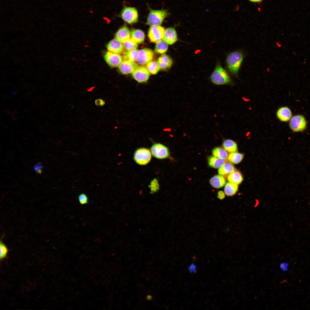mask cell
Listing matches in <instances>:
<instances>
[{"mask_svg":"<svg viewBox=\"0 0 310 310\" xmlns=\"http://www.w3.org/2000/svg\"><path fill=\"white\" fill-rule=\"evenodd\" d=\"M244 58L243 53L240 51H235L230 53L228 56L226 62L227 68L233 75L237 77Z\"/></svg>","mask_w":310,"mask_h":310,"instance_id":"1","label":"cell"},{"mask_svg":"<svg viewBox=\"0 0 310 310\" xmlns=\"http://www.w3.org/2000/svg\"><path fill=\"white\" fill-rule=\"evenodd\" d=\"M210 79L214 84L224 85L232 84V80L226 71L220 65H218L212 73Z\"/></svg>","mask_w":310,"mask_h":310,"instance_id":"2","label":"cell"},{"mask_svg":"<svg viewBox=\"0 0 310 310\" xmlns=\"http://www.w3.org/2000/svg\"><path fill=\"white\" fill-rule=\"evenodd\" d=\"M168 15V11L164 9H150L148 15L146 24L150 26L160 25Z\"/></svg>","mask_w":310,"mask_h":310,"instance_id":"3","label":"cell"},{"mask_svg":"<svg viewBox=\"0 0 310 310\" xmlns=\"http://www.w3.org/2000/svg\"><path fill=\"white\" fill-rule=\"evenodd\" d=\"M119 17L128 24L136 22L138 20V13L134 7H124L120 12Z\"/></svg>","mask_w":310,"mask_h":310,"instance_id":"4","label":"cell"},{"mask_svg":"<svg viewBox=\"0 0 310 310\" xmlns=\"http://www.w3.org/2000/svg\"><path fill=\"white\" fill-rule=\"evenodd\" d=\"M151 153L148 149L142 148L137 149L134 154V159L137 164L142 165H146L150 161L151 158Z\"/></svg>","mask_w":310,"mask_h":310,"instance_id":"5","label":"cell"},{"mask_svg":"<svg viewBox=\"0 0 310 310\" xmlns=\"http://www.w3.org/2000/svg\"><path fill=\"white\" fill-rule=\"evenodd\" d=\"M290 129L294 132H301L306 128L307 122L305 117L302 115H296L292 117L290 120Z\"/></svg>","mask_w":310,"mask_h":310,"instance_id":"6","label":"cell"},{"mask_svg":"<svg viewBox=\"0 0 310 310\" xmlns=\"http://www.w3.org/2000/svg\"><path fill=\"white\" fill-rule=\"evenodd\" d=\"M164 31V28L160 25L151 26L148 31V37L151 42L157 43L163 39Z\"/></svg>","mask_w":310,"mask_h":310,"instance_id":"7","label":"cell"},{"mask_svg":"<svg viewBox=\"0 0 310 310\" xmlns=\"http://www.w3.org/2000/svg\"><path fill=\"white\" fill-rule=\"evenodd\" d=\"M150 151L151 154L154 157L159 159L167 158L169 155L168 148L160 143H156L153 144L151 147Z\"/></svg>","mask_w":310,"mask_h":310,"instance_id":"8","label":"cell"},{"mask_svg":"<svg viewBox=\"0 0 310 310\" xmlns=\"http://www.w3.org/2000/svg\"><path fill=\"white\" fill-rule=\"evenodd\" d=\"M150 75V72L147 67L144 65L138 67L132 73L133 78L139 83L147 82Z\"/></svg>","mask_w":310,"mask_h":310,"instance_id":"9","label":"cell"},{"mask_svg":"<svg viewBox=\"0 0 310 310\" xmlns=\"http://www.w3.org/2000/svg\"><path fill=\"white\" fill-rule=\"evenodd\" d=\"M154 53L151 49L144 48L140 50L138 53L137 61L142 65L147 64L153 59Z\"/></svg>","mask_w":310,"mask_h":310,"instance_id":"10","label":"cell"},{"mask_svg":"<svg viewBox=\"0 0 310 310\" xmlns=\"http://www.w3.org/2000/svg\"><path fill=\"white\" fill-rule=\"evenodd\" d=\"M104 58L107 63L111 67L118 66L123 60L122 57L119 54L108 51L105 53Z\"/></svg>","mask_w":310,"mask_h":310,"instance_id":"11","label":"cell"},{"mask_svg":"<svg viewBox=\"0 0 310 310\" xmlns=\"http://www.w3.org/2000/svg\"><path fill=\"white\" fill-rule=\"evenodd\" d=\"M138 66L137 63L134 61L125 60L118 66V69L121 73L126 74L132 73Z\"/></svg>","mask_w":310,"mask_h":310,"instance_id":"12","label":"cell"},{"mask_svg":"<svg viewBox=\"0 0 310 310\" xmlns=\"http://www.w3.org/2000/svg\"><path fill=\"white\" fill-rule=\"evenodd\" d=\"M163 40L168 44L170 45L176 42L178 39L175 29L172 27L166 28L165 30Z\"/></svg>","mask_w":310,"mask_h":310,"instance_id":"13","label":"cell"},{"mask_svg":"<svg viewBox=\"0 0 310 310\" xmlns=\"http://www.w3.org/2000/svg\"><path fill=\"white\" fill-rule=\"evenodd\" d=\"M131 33L128 28L124 26L119 28L115 34V38L122 43H124L130 38Z\"/></svg>","mask_w":310,"mask_h":310,"instance_id":"14","label":"cell"},{"mask_svg":"<svg viewBox=\"0 0 310 310\" xmlns=\"http://www.w3.org/2000/svg\"><path fill=\"white\" fill-rule=\"evenodd\" d=\"M276 116L281 121L286 122L289 121L292 117V113L290 109L287 106H282L279 108L276 112Z\"/></svg>","mask_w":310,"mask_h":310,"instance_id":"15","label":"cell"},{"mask_svg":"<svg viewBox=\"0 0 310 310\" xmlns=\"http://www.w3.org/2000/svg\"><path fill=\"white\" fill-rule=\"evenodd\" d=\"M160 69L164 71L168 70L171 67L173 61L168 55L163 54L159 57L157 61Z\"/></svg>","mask_w":310,"mask_h":310,"instance_id":"16","label":"cell"},{"mask_svg":"<svg viewBox=\"0 0 310 310\" xmlns=\"http://www.w3.org/2000/svg\"><path fill=\"white\" fill-rule=\"evenodd\" d=\"M106 48L108 51L118 54L123 53L124 48L122 43L115 39L109 41L107 44Z\"/></svg>","mask_w":310,"mask_h":310,"instance_id":"17","label":"cell"},{"mask_svg":"<svg viewBox=\"0 0 310 310\" xmlns=\"http://www.w3.org/2000/svg\"><path fill=\"white\" fill-rule=\"evenodd\" d=\"M210 183L214 187L220 188L225 185L226 180L222 175H217L212 177L210 180Z\"/></svg>","mask_w":310,"mask_h":310,"instance_id":"18","label":"cell"},{"mask_svg":"<svg viewBox=\"0 0 310 310\" xmlns=\"http://www.w3.org/2000/svg\"><path fill=\"white\" fill-rule=\"evenodd\" d=\"M130 33L131 38L136 43H141L144 41L145 35L142 30L133 29L131 30Z\"/></svg>","mask_w":310,"mask_h":310,"instance_id":"19","label":"cell"},{"mask_svg":"<svg viewBox=\"0 0 310 310\" xmlns=\"http://www.w3.org/2000/svg\"><path fill=\"white\" fill-rule=\"evenodd\" d=\"M236 170V169L231 163L229 162H225L220 167L218 170L219 174L226 175Z\"/></svg>","mask_w":310,"mask_h":310,"instance_id":"20","label":"cell"},{"mask_svg":"<svg viewBox=\"0 0 310 310\" xmlns=\"http://www.w3.org/2000/svg\"><path fill=\"white\" fill-rule=\"evenodd\" d=\"M227 180L229 182L238 185L243 181V177L241 173L236 170L228 175Z\"/></svg>","mask_w":310,"mask_h":310,"instance_id":"21","label":"cell"},{"mask_svg":"<svg viewBox=\"0 0 310 310\" xmlns=\"http://www.w3.org/2000/svg\"><path fill=\"white\" fill-rule=\"evenodd\" d=\"M223 146L227 151L234 152L237 151V145L235 142L230 139L224 140L223 143Z\"/></svg>","mask_w":310,"mask_h":310,"instance_id":"22","label":"cell"},{"mask_svg":"<svg viewBox=\"0 0 310 310\" xmlns=\"http://www.w3.org/2000/svg\"><path fill=\"white\" fill-rule=\"evenodd\" d=\"M208 162L210 167L215 168H219L226 162L225 160L214 156L209 157Z\"/></svg>","mask_w":310,"mask_h":310,"instance_id":"23","label":"cell"},{"mask_svg":"<svg viewBox=\"0 0 310 310\" xmlns=\"http://www.w3.org/2000/svg\"><path fill=\"white\" fill-rule=\"evenodd\" d=\"M212 154L214 156L224 160L227 159L229 155L224 149L220 147L214 148L212 151Z\"/></svg>","mask_w":310,"mask_h":310,"instance_id":"24","label":"cell"},{"mask_svg":"<svg viewBox=\"0 0 310 310\" xmlns=\"http://www.w3.org/2000/svg\"><path fill=\"white\" fill-rule=\"evenodd\" d=\"M238 188V185L230 182L227 183L224 187V193L227 196H232L236 193Z\"/></svg>","mask_w":310,"mask_h":310,"instance_id":"25","label":"cell"},{"mask_svg":"<svg viewBox=\"0 0 310 310\" xmlns=\"http://www.w3.org/2000/svg\"><path fill=\"white\" fill-rule=\"evenodd\" d=\"M244 154L237 152H231L228 155V160L231 163L237 164L243 159Z\"/></svg>","mask_w":310,"mask_h":310,"instance_id":"26","label":"cell"},{"mask_svg":"<svg viewBox=\"0 0 310 310\" xmlns=\"http://www.w3.org/2000/svg\"><path fill=\"white\" fill-rule=\"evenodd\" d=\"M168 44L163 40H161L156 43L154 48L155 52L158 54H163L167 51Z\"/></svg>","mask_w":310,"mask_h":310,"instance_id":"27","label":"cell"},{"mask_svg":"<svg viewBox=\"0 0 310 310\" xmlns=\"http://www.w3.org/2000/svg\"><path fill=\"white\" fill-rule=\"evenodd\" d=\"M138 51L137 49L126 51L123 53V58L125 60L135 61H137Z\"/></svg>","mask_w":310,"mask_h":310,"instance_id":"28","label":"cell"},{"mask_svg":"<svg viewBox=\"0 0 310 310\" xmlns=\"http://www.w3.org/2000/svg\"><path fill=\"white\" fill-rule=\"evenodd\" d=\"M147 66L150 73L152 74H156L160 69L157 62L155 61H150L147 64Z\"/></svg>","mask_w":310,"mask_h":310,"instance_id":"29","label":"cell"},{"mask_svg":"<svg viewBox=\"0 0 310 310\" xmlns=\"http://www.w3.org/2000/svg\"><path fill=\"white\" fill-rule=\"evenodd\" d=\"M123 43L124 48L128 51L136 49L138 46L137 43L131 38Z\"/></svg>","mask_w":310,"mask_h":310,"instance_id":"30","label":"cell"},{"mask_svg":"<svg viewBox=\"0 0 310 310\" xmlns=\"http://www.w3.org/2000/svg\"><path fill=\"white\" fill-rule=\"evenodd\" d=\"M0 258L2 259L6 256L8 252L7 247L2 241L0 243Z\"/></svg>","mask_w":310,"mask_h":310,"instance_id":"31","label":"cell"},{"mask_svg":"<svg viewBox=\"0 0 310 310\" xmlns=\"http://www.w3.org/2000/svg\"><path fill=\"white\" fill-rule=\"evenodd\" d=\"M78 199L80 204L82 205L87 204L88 203V198L85 193H81L78 197Z\"/></svg>","mask_w":310,"mask_h":310,"instance_id":"32","label":"cell"},{"mask_svg":"<svg viewBox=\"0 0 310 310\" xmlns=\"http://www.w3.org/2000/svg\"><path fill=\"white\" fill-rule=\"evenodd\" d=\"M43 167V166L41 163H38L35 164L33 168L37 173L41 174L42 172V169Z\"/></svg>","mask_w":310,"mask_h":310,"instance_id":"33","label":"cell"},{"mask_svg":"<svg viewBox=\"0 0 310 310\" xmlns=\"http://www.w3.org/2000/svg\"><path fill=\"white\" fill-rule=\"evenodd\" d=\"M188 271L191 273H195L197 272V266L196 264L191 263L188 267Z\"/></svg>","mask_w":310,"mask_h":310,"instance_id":"34","label":"cell"},{"mask_svg":"<svg viewBox=\"0 0 310 310\" xmlns=\"http://www.w3.org/2000/svg\"><path fill=\"white\" fill-rule=\"evenodd\" d=\"M288 264L286 262H282L280 264V268L284 271H286L288 270Z\"/></svg>","mask_w":310,"mask_h":310,"instance_id":"35","label":"cell"},{"mask_svg":"<svg viewBox=\"0 0 310 310\" xmlns=\"http://www.w3.org/2000/svg\"><path fill=\"white\" fill-rule=\"evenodd\" d=\"M224 197V194L222 191H220L218 193V197L220 199H222Z\"/></svg>","mask_w":310,"mask_h":310,"instance_id":"36","label":"cell"},{"mask_svg":"<svg viewBox=\"0 0 310 310\" xmlns=\"http://www.w3.org/2000/svg\"><path fill=\"white\" fill-rule=\"evenodd\" d=\"M102 99H97L96 100L95 103L96 105L99 106L101 105Z\"/></svg>","mask_w":310,"mask_h":310,"instance_id":"37","label":"cell"},{"mask_svg":"<svg viewBox=\"0 0 310 310\" xmlns=\"http://www.w3.org/2000/svg\"><path fill=\"white\" fill-rule=\"evenodd\" d=\"M146 299L147 300H150L152 299V297L150 295H148L146 296Z\"/></svg>","mask_w":310,"mask_h":310,"instance_id":"38","label":"cell"},{"mask_svg":"<svg viewBox=\"0 0 310 310\" xmlns=\"http://www.w3.org/2000/svg\"><path fill=\"white\" fill-rule=\"evenodd\" d=\"M249 0L250 1H251V2H260V1H261L262 0Z\"/></svg>","mask_w":310,"mask_h":310,"instance_id":"39","label":"cell"},{"mask_svg":"<svg viewBox=\"0 0 310 310\" xmlns=\"http://www.w3.org/2000/svg\"><path fill=\"white\" fill-rule=\"evenodd\" d=\"M105 101H104V100H103L102 99L101 102V105L100 106H103L104 105V104H105Z\"/></svg>","mask_w":310,"mask_h":310,"instance_id":"40","label":"cell"},{"mask_svg":"<svg viewBox=\"0 0 310 310\" xmlns=\"http://www.w3.org/2000/svg\"><path fill=\"white\" fill-rule=\"evenodd\" d=\"M93 88H94L92 87V88H90V89H88V92L92 91L93 90Z\"/></svg>","mask_w":310,"mask_h":310,"instance_id":"41","label":"cell"},{"mask_svg":"<svg viewBox=\"0 0 310 310\" xmlns=\"http://www.w3.org/2000/svg\"><path fill=\"white\" fill-rule=\"evenodd\" d=\"M92 127V126L90 125H89L87 126V127L88 128H90Z\"/></svg>","mask_w":310,"mask_h":310,"instance_id":"42","label":"cell"}]
</instances>
